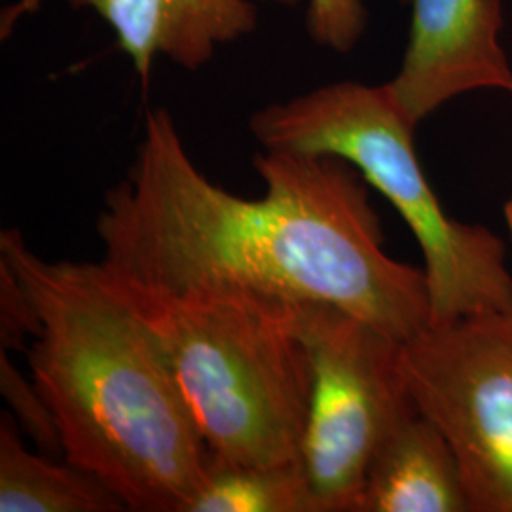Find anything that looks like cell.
Here are the masks:
<instances>
[{
	"instance_id": "1",
	"label": "cell",
	"mask_w": 512,
	"mask_h": 512,
	"mask_svg": "<svg viewBox=\"0 0 512 512\" xmlns=\"http://www.w3.org/2000/svg\"><path fill=\"white\" fill-rule=\"evenodd\" d=\"M253 165L260 198L224 190L194 164L173 116L148 110L128 177L97 215L105 270L164 296L330 304L401 342L431 325L425 272L385 253L353 165L281 150Z\"/></svg>"
},
{
	"instance_id": "2",
	"label": "cell",
	"mask_w": 512,
	"mask_h": 512,
	"mask_svg": "<svg viewBox=\"0 0 512 512\" xmlns=\"http://www.w3.org/2000/svg\"><path fill=\"white\" fill-rule=\"evenodd\" d=\"M6 262L37 308L31 378L54 412L63 459L129 511L190 512L209 448L164 348L101 262H52L2 230Z\"/></svg>"
},
{
	"instance_id": "3",
	"label": "cell",
	"mask_w": 512,
	"mask_h": 512,
	"mask_svg": "<svg viewBox=\"0 0 512 512\" xmlns=\"http://www.w3.org/2000/svg\"><path fill=\"white\" fill-rule=\"evenodd\" d=\"M416 128L387 84L349 80L266 105L249 120L264 150L342 158L397 209L420 245L431 325L512 311L505 243L444 211L416 154Z\"/></svg>"
},
{
	"instance_id": "4",
	"label": "cell",
	"mask_w": 512,
	"mask_h": 512,
	"mask_svg": "<svg viewBox=\"0 0 512 512\" xmlns=\"http://www.w3.org/2000/svg\"><path fill=\"white\" fill-rule=\"evenodd\" d=\"M107 275L156 332L213 458L245 465L298 461L311 382L291 308L164 296Z\"/></svg>"
},
{
	"instance_id": "5",
	"label": "cell",
	"mask_w": 512,
	"mask_h": 512,
	"mask_svg": "<svg viewBox=\"0 0 512 512\" xmlns=\"http://www.w3.org/2000/svg\"><path fill=\"white\" fill-rule=\"evenodd\" d=\"M310 365V404L298 461L319 512H355L368 465L418 408L403 372V342L330 304L291 308Z\"/></svg>"
},
{
	"instance_id": "6",
	"label": "cell",
	"mask_w": 512,
	"mask_h": 512,
	"mask_svg": "<svg viewBox=\"0 0 512 512\" xmlns=\"http://www.w3.org/2000/svg\"><path fill=\"white\" fill-rule=\"evenodd\" d=\"M423 416L452 444L473 512H512V311L429 325L403 342Z\"/></svg>"
},
{
	"instance_id": "7",
	"label": "cell",
	"mask_w": 512,
	"mask_h": 512,
	"mask_svg": "<svg viewBox=\"0 0 512 512\" xmlns=\"http://www.w3.org/2000/svg\"><path fill=\"white\" fill-rule=\"evenodd\" d=\"M406 2L410 37L387 88L414 126L463 93L512 92L511 63L499 42L501 0Z\"/></svg>"
},
{
	"instance_id": "8",
	"label": "cell",
	"mask_w": 512,
	"mask_h": 512,
	"mask_svg": "<svg viewBox=\"0 0 512 512\" xmlns=\"http://www.w3.org/2000/svg\"><path fill=\"white\" fill-rule=\"evenodd\" d=\"M107 21L147 90L156 55L196 71L219 46L249 37L258 25L255 0H69Z\"/></svg>"
},
{
	"instance_id": "9",
	"label": "cell",
	"mask_w": 512,
	"mask_h": 512,
	"mask_svg": "<svg viewBox=\"0 0 512 512\" xmlns=\"http://www.w3.org/2000/svg\"><path fill=\"white\" fill-rule=\"evenodd\" d=\"M355 512H473L452 444L420 410L374 454Z\"/></svg>"
},
{
	"instance_id": "10",
	"label": "cell",
	"mask_w": 512,
	"mask_h": 512,
	"mask_svg": "<svg viewBox=\"0 0 512 512\" xmlns=\"http://www.w3.org/2000/svg\"><path fill=\"white\" fill-rule=\"evenodd\" d=\"M48 456V454H46ZM33 454L14 416H0V512H118L124 501L97 476Z\"/></svg>"
},
{
	"instance_id": "11",
	"label": "cell",
	"mask_w": 512,
	"mask_h": 512,
	"mask_svg": "<svg viewBox=\"0 0 512 512\" xmlns=\"http://www.w3.org/2000/svg\"><path fill=\"white\" fill-rule=\"evenodd\" d=\"M190 512H319L300 461L245 465L209 456Z\"/></svg>"
},
{
	"instance_id": "12",
	"label": "cell",
	"mask_w": 512,
	"mask_h": 512,
	"mask_svg": "<svg viewBox=\"0 0 512 512\" xmlns=\"http://www.w3.org/2000/svg\"><path fill=\"white\" fill-rule=\"evenodd\" d=\"M0 393L18 423L23 437L33 440L48 456H63V444L54 412L35 380H27L8 357L0 351Z\"/></svg>"
},
{
	"instance_id": "13",
	"label": "cell",
	"mask_w": 512,
	"mask_h": 512,
	"mask_svg": "<svg viewBox=\"0 0 512 512\" xmlns=\"http://www.w3.org/2000/svg\"><path fill=\"white\" fill-rule=\"evenodd\" d=\"M363 0H308L306 29L319 46L349 52L365 31Z\"/></svg>"
},
{
	"instance_id": "14",
	"label": "cell",
	"mask_w": 512,
	"mask_h": 512,
	"mask_svg": "<svg viewBox=\"0 0 512 512\" xmlns=\"http://www.w3.org/2000/svg\"><path fill=\"white\" fill-rule=\"evenodd\" d=\"M38 330L37 308L16 272L0 260V351H27Z\"/></svg>"
},
{
	"instance_id": "15",
	"label": "cell",
	"mask_w": 512,
	"mask_h": 512,
	"mask_svg": "<svg viewBox=\"0 0 512 512\" xmlns=\"http://www.w3.org/2000/svg\"><path fill=\"white\" fill-rule=\"evenodd\" d=\"M505 222H507V228H509L512 238V198L505 203Z\"/></svg>"
},
{
	"instance_id": "16",
	"label": "cell",
	"mask_w": 512,
	"mask_h": 512,
	"mask_svg": "<svg viewBox=\"0 0 512 512\" xmlns=\"http://www.w3.org/2000/svg\"><path fill=\"white\" fill-rule=\"evenodd\" d=\"M255 2H268V4H279V6H294L298 0H255Z\"/></svg>"
}]
</instances>
